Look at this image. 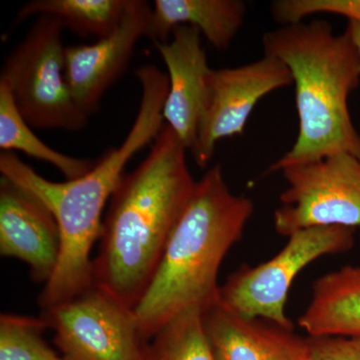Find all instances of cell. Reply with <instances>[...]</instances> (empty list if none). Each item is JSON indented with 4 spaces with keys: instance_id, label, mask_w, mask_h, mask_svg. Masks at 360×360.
I'll list each match as a JSON object with an SVG mask.
<instances>
[{
    "instance_id": "6",
    "label": "cell",
    "mask_w": 360,
    "mask_h": 360,
    "mask_svg": "<svg viewBox=\"0 0 360 360\" xmlns=\"http://www.w3.org/2000/svg\"><path fill=\"white\" fill-rule=\"evenodd\" d=\"M355 229L315 226L291 234L283 250L257 266L243 265L219 288V302L248 319H264L295 328L285 312L288 292L295 277L307 265L326 255L352 250Z\"/></svg>"
},
{
    "instance_id": "11",
    "label": "cell",
    "mask_w": 360,
    "mask_h": 360,
    "mask_svg": "<svg viewBox=\"0 0 360 360\" xmlns=\"http://www.w3.org/2000/svg\"><path fill=\"white\" fill-rule=\"evenodd\" d=\"M172 37V40L155 42L167 65L169 80L163 120L186 150L193 151L207 106L212 68L208 65L200 30L179 26Z\"/></svg>"
},
{
    "instance_id": "21",
    "label": "cell",
    "mask_w": 360,
    "mask_h": 360,
    "mask_svg": "<svg viewBox=\"0 0 360 360\" xmlns=\"http://www.w3.org/2000/svg\"><path fill=\"white\" fill-rule=\"evenodd\" d=\"M307 360H360V336L307 338Z\"/></svg>"
},
{
    "instance_id": "19",
    "label": "cell",
    "mask_w": 360,
    "mask_h": 360,
    "mask_svg": "<svg viewBox=\"0 0 360 360\" xmlns=\"http://www.w3.org/2000/svg\"><path fill=\"white\" fill-rule=\"evenodd\" d=\"M41 316L0 315V360H66L44 340Z\"/></svg>"
},
{
    "instance_id": "16",
    "label": "cell",
    "mask_w": 360,
    "mask_h": 360,
    "mask_svg": "<svg viewBox=\"0 0 360 360\" xmlns=\"http://www.w3.org/2000/svg\"><path fill=\"white\" fill-rule=\"evenodd\" d=\"M127 0H33L21 7L16 20L49 16L82 37L110 35L120 25Z\"/></svg>"
},
{
    "instance_id": "8",
    "label": "cell",
    "mask_w": 360,
    "mask_h": 360,
    "mask_svg": "<svg viewBox=\"0 0 360 360\" xmlns=\"http://www.w3.org/2000/svg\"><path fill=\"white\" fill-rule=\"evenodd\" d=\"M40 316L66 360H144L148 341L134 310L96 285Z\"/></svg>"
},
{
    "instance_id": "2",
    "label": "cell",
    "mask_w": 360,
    "mask_h": 360,
    "mask_svg": "<svg viewBox=\"0 0 360 360\" xmlns=\"http://www.w3.org/2000/svg\"><path fill=\"white\" fill-rule=\"evenodd\" d=\"M186 148L163 125L148 156L124 174L108 202L92 260L97 288L134 309L153 281L195 186Z\"/></svg>"
},
{
    "instance_id": "9",
    "label": "cell",
    "mask_w": 360,
    "mask_h": 360,
    "mask_svg": "<svg viewBox=\"0 0 360 360\" xmlns=\"http://www.w3.org/2000/svg\"><path fill=\"white\" fill-rule=\"evenodd\" d=\"M290 84L292 77L288 66L265 54L248 65L212 70L207 106L191 151L196 165L205 167L217 142L243 134L258 101Z\"/></svg>"
},
{
    "instance_id": "12",
    "label": "cell",
    "mask_w": 360,
    "mask_h": 360,
    "mask_svg": "<svg viewBox=\"0 0 360 360\" xmlns=\"http://www.w3.org/2000/svg\"><path fill=\"white\" fill-rule=\"evenodd\" d=\"M61 238L51 210L30 191L1 177L0 253L30 266L35 283H46L58 266Z\"/></svg>"
},
{
    "instance_id": "1",
    "label": "cell",
    "mask_w": 360,
    "mask_h": 360,
    "mask_svg": "<svg viewBox=\"0 0 360 360\" xmlns=\"http://www.w3.org/2000/svg\"><path fill=\"white\" fill-rule=\"evenodd\" d=\"M142 87L139 112L124 141L108 149L79 179L54 182L44 179L13 151L0 155L1 177L30 191L53 214L60 231L58 266L40 292L42 310L68 302L94 285L92 248L103 231V213L127 162L155 141L163 125L162 111L169 80L155 65L137 68Z\"/></svg>"
},
{
    "instance_id": "14",
    "label": "cell",
    "mask_w": 360,
    "mask_h": 360,
    "mask_svg": "<svg viewBox=\"0 0 360 360\" xmlns=\"http://www.w3.org/2000/svg\"><path fill=\"white\" fill-rule=\"evenodd\" d=\"M248 4L243 0H155L148 39L167 41L175 28L186 25L217 49H227L245 23Z\"/></svg>"
},
{
    "instance_id": "4",
    "label": "cell",
    "mask_w": 360,
    "mask_h": 360,
    "mask_svg": "<svg viewBox=\"0 0 360 360\" xmlns=\"http://www.w3.org/2000/svg\"><path fill=\"white\" fill-rule=\"evenodd\" d=\"M262 46L265 56L290 70L298 115L292 148L269 172L336 153L360 158V134L348 108L350 94L360 82V56L347 28L336 34L324 20L281 25L265 33Z\"/></svg>"
},
{
    "instance_id": "18",
    "label": "cell",
    "mask_w": 360,
    "mask_h": 360,
    "mask_svg": "<svg viewBox=\"0 0 360 360\" xmlns=\"http://www.w3.org/2000/svg\"><path fill=\"white\" fill-rule=\"evenodd\" d=\"M144 360H217L206 338L201 310H186L165 324L146 345Z\"/></svg>"
},
{
    "instance_id": "3",
    "label": "cell",
    "mask_w": 360,
    "mask_h": 360,
    "mask_svg": "<svg viewBox=\"0 0 360 360\" xmlns=\"http://www.w3.org/2000/svg\"><path fill=\"white\" fill-rule=\"evenodd\" d=\"M253 212L252 200L231 193L219 165L195 182L155 276L134 309L144 340L148 342L182 312L202 311L219 300L220 266Z\"/></svg>"
},
{
    "instance_id": "7",
    "label": "cell",
    "mask_w": 360,
    "mask_h": 360,
    "mask_svg": "<svg viewBox=\"0 0 360 360\" xmlns=\"http://www.w3.org/2000/svg\"><path fill=\"white\" fill-rule=\"evenodd\" d=\"M288 187L274 212V229L288 238L315 226L360 225V158L336 153L281 170Z\"/></svg>"
},
{
    "instance_id": "10",
    "label": "cell",
    "mask_w": 360,
    "mask_h": 360,
    "mask_svg": "<svg viewBox=\"0 0 360 360\" xmlns=\"http://www.w3.org/2000/svg\"><path fill=\"white\" fill-rule=\"evenodd\" d=\"M151 13L148 1L127 0L120 25L110 35L92 44L66 46V82L75 103L89 117L127 70L139 40L148 37Z\"/></svg>"
},
{
    "instance_id": "17",
    "label": "cell",
    "mask_w": 360,
    "mask_h": 360,
    "mask_svg": "<svg viewBox=\"0 0 360 360\" xmlns=\"http://www.w3.org/2000/svg\"><path fill=\"white\" fill-rule=\"evenodd\" d=\"M20 115L6 82L0 80V148L23 153L58 168L66 180L79 179L94 167L89 160L63 155L45 144Z\"/></svg>"
},
{
    "instance_id": "15",
    "label": "cell",
    "mask_w": 360,
    "mask_h": 360,
    "mask_svg": "<svg viewBox=\"0 0 360 360\" xmlns=\"http://www.w3.org/2000/svg\"><path fill=\"white\" fill-rule=\"evenodd\" d=\"M298 326L309 336H360V265L319 277Z\"/></svg>"
},
{
    "instance_id": "5",
    "label": "cell",
    "mask_w": 360,
    "mask_h": 360,
    "mask_svg": "<svg viewBox=\"0 0 360 360\" xmlns=\"http://www.w3.org/2000/svg\"><path fill=\"white\" fill-rule=\"evenodd\" d=\"M65 26L39 16L6 59L0 80L6 82L20 115L32 127L77 132L89 122L65 78Z\"/></svg>"
},
{
    "instance_id": "22",
    "label": "cell",
    "mask_w": 360,
    "mask_h": 360,
    "mask_svg": "<svg viewBox=\"0 0 360 360\" xmlns=\"http://www.w3.org/2000/svg\"><path fill=\"white\" fill-rule=\"evenodd\" d=\"M347 30L352 35L360 56V22L354 20H348Z\"/></svg>"
},
{
    "instance_id": "13",
    "label": "cell",
    "mask_w": 360,
    "mask_h": 360,
    "mask_svg": "<svg viewBox=\"0 0 360 360\" xmlns=\"http://www.w3.org/2000/svg\"><path fill=\"white\" fill-rule=\"evenodd\" d=\"M217 360H307V338L264 319H248L219 300L201 311Z\"/></svg>"
},
{
    "instance_id": "20",
    "label": "cell",
    "mask_w": 360,
    "mask_h": 360,
    "mask_svg": "<svg viewBox=\"0 0 360 360\" xmlns=\"http://www.w3.org/2000/svg\"><path fill=\"white\" fill-rule=\"evenodd\" d=\"M270 13L281 25L302 22L319 13L342 15L360 22V0H276L270 4Z\"/></svg>"
}]
</instances>
